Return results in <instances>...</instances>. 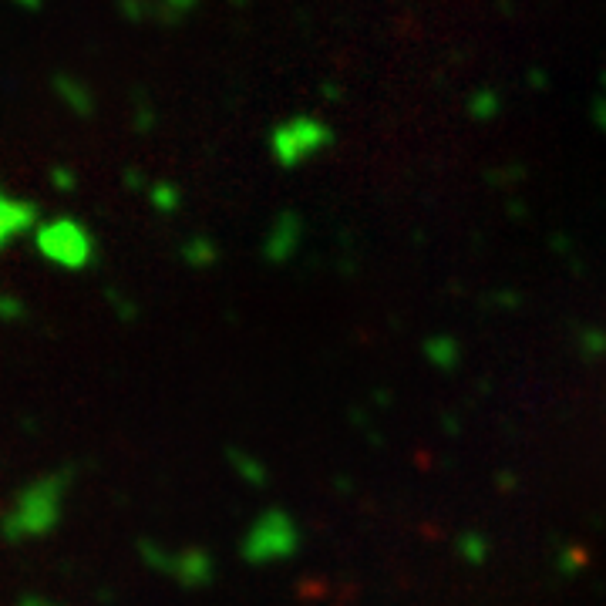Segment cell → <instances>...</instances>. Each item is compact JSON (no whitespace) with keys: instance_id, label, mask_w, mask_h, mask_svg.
Here are the masks:
<instances>
[{"instance_id":"1","label":"cell","mask_w":606,"mask_h":606,"mask_svg":"<svg viewBox=\"0 0 606 606\" xmlns=\"http://www.w3.org/2000/svg\"><path fill=\"white\" fill-rule=\"evenodd\" d=\"M71 489V472H48L24 482L0 516V536L7 543H27V539H48L64 519V499Z\"/></svg>"},{"instance_id":"5","label":"cell","mask_w":606,"mask_h":606,"mask_svg":"<svg viewBox=\"0 0 606 606\" xmlns=\"http://www.w3.org/2000/svg\"><path fill=\"white\" fill-rule=\"evenodd\" d=\"M229 465H233L236 472H240L243 479L253 485V489H260V485L266 482V468H263L260 458L243 455V452H229Z\"/></svg>"},{"instance_id":"4","label":"cell","mask_w":606,"mask_h":606,"mask_svg":"<svg viewBox=\"0 0 606 606\" xmlns=\"http://www.w3.org/2000/svg\"><path fill=\"white\" fill-rule=\"evenodd\" d=\"M38 246H41V253L48 256L51 263H61V266H68V270H81V266H88V260H91L88 233L81 226H75V223L48 226L38 236Z\"/></svg>"},{"instance_id":"2","label":"cell","mask_w":606,"mask_h":606,"mask_svg":"<svg viewBox=\"0 0 606 606\" xmlns=\"http://www.w3.org/2000/svg\"><path fill=\"white\" fill-rule=\"evenodd\" d=\"M297 549H300V529L290 512L266 509L243 532L240 556L250 566H277L287 563L290 556H297Z\"/></svg>"},{"instance_id":"3","label":"cell","mask_w":606,"mask_h":606,"mask_svg":"<svg viewBox=\"0 0 606 606\" xmlns=\"http://www.w3.org/2000/svg\"><path fill=\"white\" fill-rule=\"evenodd\" d=\"M139 556L145 559V566H152L155 573L169 576L172 583L186 586V590H206V586L216 580V559L202 546L169 549V546L152 543V539H142Z\"/></svg>"},{"instance_id":"7","label":"cell","mask_w":606,"mask_h":606,"mask_svg":"<svg viewBox=\"0 0 606 606\" xmlns=\"http://www.w3.org/2000/svg\"><path fill=\"white\" fill-rule=\"evenodd\" d=\"M17 606H58V603L44 600V596H38V593H27V596H21V600H17Z\"/></svg>"},{"instance_id":"6","label":"cell","mask_w":606,"mask_h":606,"mask_svg":"<svg viewBox=\"0 0 606 606\" xmlns=\"http://www.w3.org/2000/svg\"><path fill=\"white\" fill-rule=\"evenodd\" d=\"M428 357L442 367H452L458 361V344L452 337H435V341H428Z\"/></svg>"}]
</instances>
